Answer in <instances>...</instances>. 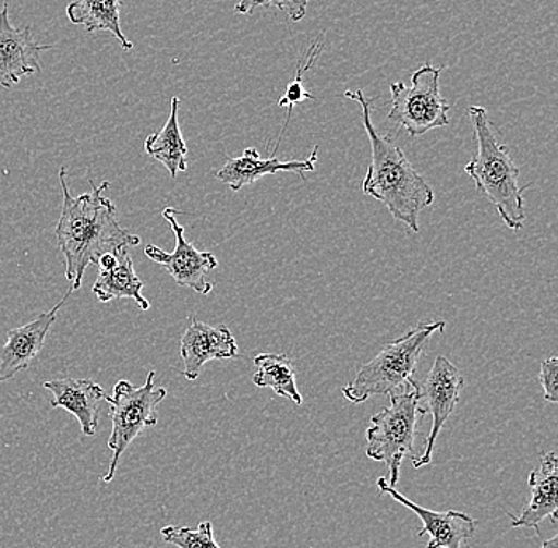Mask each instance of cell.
Segmentation results:
<instances>
[{
  "label": "cell",
  "instance_id": "cell-22",
  "mask_svg": "<svg viewBox=\"0 0 558 548\" xmlns=\"http://www.w3.org/2000/svg\"><path fill=\"white\" fill-rule=\"evenodd\" d=\"M163 543L178 548H221L213 534V523L202 522L197 528L187 526H166L160 532Z\"/></svg>",
  "mask_w": 558,
  "mask_h": 548
},
{
  "label": "cell",
  "instance_id": "cell-10",
  "mask_svg": "<svg viewBox=\"0 0 558 548\" xmlns=\"http://www.w3.org/2000/svg\"><path fill=\"white\" fill-rule=\"evenodd\" d=\"M54 45H40L34 40L33 27H13L9 16V0L0 9V86L12 87L23 76L41 70L40 52Z\"/></svg>",
  "mask_w": 558,
  "mask_h": 548
},
{
  "label": "cell",
  "instance_id": "cell-11",
  "mask_svg": "<svg viewBox=\"0 0 558 548\" xmlns=\"http://www.w3.org/2000/svg\"><path fill=\"white\" fill-rule=\"evenodd\" d=\"M376 485H378L379 495H389L422 520V529L417 533V537L430 534L427 548H462V544H469L476 533L477 522L469 514L457 511L436 512L422 508L389 485L386 477H379Z\"/></svg>",
  "mask_w": 558,
  "mask_h": 548
},
{
  "label": "cell",
  "instance_id": "cell-2",
  "mask_svg": "<svg viewBox=\"0 0 558 548\" xmlns=\"http://www.w3.org/2000/svg\"><path fill=\"white\" fill-rule=\"evenodd\" d=\"M344 97L361 105L362 120L372 145V160L362 183L365 195L386 206L393 219L407 223L414 233L421 232L418 215L434 205L435 192L403 151L376 131L372 121V100L361 89L347 90Z\"/></svg>",
  "mask_w": 558,
  "mask_h": 548
},
{
  "label": "cell",
  "instance_id": "cell-7",
  "mask_svg": "<svg viewBox=\"0 0 558 548\" xmlns=\"http://www.w3.org/2000/svg\"><path fill=\"white\" fill-rule=\"evenodd\" d=\"M445 68L422 65L411 76V85H390V108L387 120L399 124L411 137H422L434 129L449 125V103L439 93V76Z\"/></svg>",
  "mask_w": 558,
  "mask_h": 548
},
{
  "label": "cell",
  "instance_id": "cell-16",
  "mask_svg": "<svg viewBox=\"0 0 558 548\" xmlns=\"http://www.w3.org/2000/svg\"><path fill=\"white\" fill-rule=\"evenodd\" d=\"M530 499L521 515L508 514L511 528H535L538 532L541 522L547 516L557 520L558 460L556 452L541 455L539 470L529 474Z\"/></svg>",
  "mask_w": 558,
  "mask_h": 548
},
{
  "label": "cell",
  "instance_id": "cell-8",
  "mask_svg": "<svg viewBox=\"0 0 558 548\" xmlns=\"http://www.w3.org/2000/svg\"><path fill=\"white\" fill-rule=\"evenodd\" d=\"M463 387L465 380L459 368L446 357H436L422 386L416 383L418 410L422 414L432 415V429L425 441L424 452L418 459H413V466L416 470L432 462L436 439L456 410Z\"/></svg>",
  "mask_w": 558,
  "mask_h": 548
},
{
  "label": "cell",
  "instance_id": "cell-23",
  "mask_svg": "<svg viewBox=\"0 0 558 548\" xmlns=\"http://www.w3.org/2000/svg\"><path fill=\"white\" fill-rule=\"evenodd\" d=\"M259 7H275V9L282 10L288 13L294 23H299L306 15V9H308V0H240L235 5V13L239 15H250L254 12V9Z\"/></svg>",
  "mask_w": 558,
  "mask_h": 548
},
{
  "label": "cell",
  "instance_id": "cell-1",
  "mask_svg": "<svg viewBox=\"0 0 558 548\" xmlns=\"http://www.w3.org/2000/svg\"><path fill=\"white\" fill-rule=\"evenodd\" d=\"M59 183L64 202L54 232L59 249L65 258V278L72 282L70 289L78 291L90 264L97 265L104 254L138 246L142 240L118 221L117 206L104 195L110 186L108 181L100 186L90 181V192L75 197L69 188L68 169L62 167Z\"/></svg>",
  "mask_w": 558,
  "mask_h": 548
},
{
  "label": "cell",
  "instance_id": "cell-25",
  "mask_svg": "<svg viewBox=\"0 0 558 548\" xmlns=\"http://www.w3.org/2000/svg\"><path fill=\"white\" fill-rule=\"evenodd\" d=\"M541 548H558V537L554 536L550 539L544 540L543 546Z\"/></svg>",
  "mask_w": 558,
  "mask_h": 548
},
{
  "label": "cell",
  "instance_id": "cell-12",
  "mask_svg": "<svg viewBox=\"0 0 558 548\" xmlns=\"http://www.w3.org/2000/svg\"><path fill=\"white\" fill-rule=\"evenodd\" d=\"M72 289L65 293L64 299L48 313L40 314L33 322L13 328L7 334V343L0 348V383L13 379L17 373L29 368L44 348L48 331L54 326L58 313L64 306Z\"/></svg>",
  "mask_w": 558,
  "mask_h": 548
},
{
  "label": "cell",
  "instance_id": "cell-19",
  "mask_svg": "<svg viewBox=\"0 0 558 548\" xmlns=\"http://www.w3.org/2000/svg\"><path fill=\"white\" fill-rule=\"evenodd\" d=\"M180 103V97H173L170 117L162 131L156 132L145 139L146 155L159 160L169 170L172 178H177L178 173L187 170V146L180 131V122H178Z\"/></svg>",
  "mask_w": 558,
  "mask_h": 548
},
{
  "label": "cell",
  "instance_id": "cell-15",
  "mask_svg": "<svg viewBox=\"0 0 558 548\" xmlns=\"http://www.w3.org/2000/svg\"><path fill=\"white\" fill-rule=\"evenodd\" d=\"M52 393L50 406L62 407L78 418L83 436H94L99 427V403L105 392L99 383L86 377H59L44 383Z\"/></svg>",
  "mask_w": 558,
  "mask_h": 548
},
{
  "label": "cell",
  "instance_id": "cell-13",
  "mask_svg": "<svg viewBox=\"0 0 558 548\" xmlns=\"http://www.w3.org/2000/svg\"><path fill=\"white\" fill-rule=\"evenodd\" d=\"M190 326L181 338V357L184 377L195 380L209 361H229L239 357V344L229 327H211L191 317Z\"/></svg>",
  "mask_w": 558,
  "mask_h": 548
},
{
  "label": "cell",
  "instance_id": "cell-3",
  "mask_svg": "<svg viewBox=\"0 0 558 548\" xmlns=\"http://www.w3.org/2000/svg\"><path fill=\"white\" fill-rule=\"evenodd\" d=\"M469 114L477 142V155L466 163L465 173L476 184V191L494 205L505 226L521 230L525 222L523 192L532 184H519L518 166L509 155L508 146L495 135L486 108L473 105Z\"/></svg>",
  "mask_w": 558,
  "mask_h": 548
},
{
  "label": "cell",
  "instance_id": "cell-6",
  "mask_svg": "<svg viewBox=\"0 0 558 548\" xmlns=\"http://www.w3.org/2000/svg\"><path fill=\"white\" fill-rule=\"evenodd\" d=\"M156 372H149L146 382L135 387L129 380L114 386L113 397L105 394L111 407V433L108 449L113 452L110 470L104 476L105 484L114 479L122 453L145 431L157 425V407L166 400L167 390L155 386Z\"/></svg>",
  "mask_w": 558,
  "mask_h": 548
},
{
  "label": "cell",
  "instance_id": "cell-4",
  "mask_svg": "<svg viewBox=\"0 0 558 548\" xmlns=\"http://www.w3.org/2000/svg\"><path fill=\"white\" fill-rule=\"evenodd\" d=\"M446 322H422L392 343L384 345L379 354L365 363L354 379L343 389L344 398L361 404L375 394H392L403 387L416 383L414 373L422 352L436 331H445Z\"/></svg>",
  "mask_w": 558,
  "mask_h": 548
},
{
  "label": "cell",
  "instance_id": "cell-21",
  "mask_svg": "<svg viewBox=\"0 0 558 548\" xmlns=\"http://www.w3.org/2000/svg\"><path fill=\"white\" fill-rule=\"evenodd\" d=\"M320 50H323V44H320V41H313L312 48H310L308 54H306L308 61H306L305 65H303V61H299L294 82L289 83L288 87H286L284 96L278 100V107L288 108V114H286L284 125H282L281 138H279L277 148L274 149V155L271 156L277 155L279 143H281L282 137H284L286 129H288L289 122H291L292 110H294L295 105L302 103L303 100H314L312 94L306 93L302 75L303 72L313 68L314 61H316Z\"/></svg>",
  "mask_w": 558,
  "mask_h": 548
},
{
  "label": "cell",
  "instance_id": "cell-24",
  "mask_svg": "<svg viewBox=\"0 0 558 548\" xmlns=\"http://www.w3.org/2000/svg\"><path fill=\"white\" fill-rule=\"evenodd\" d=\"M558 358H546L541 363L539 382L544 390V400L549 403H557L558 401Z\"/></svg>",
  "mask_w": 558,
  "mask_h": 548
},
{
  "label": "cell",
  "instance_id": "cell-9",
  "mask_svg": "<svg viewBox=\"0 0 558 548\" xmlns=\"http://www.w3.org/2000/svg\"><path fill=\"white\" fill-rule=\"evenodd\" d=\"M177 215V209H163V218L172 227L174 240H177L173 253H166L155 244H148L145 247L146 257L162 265L181 288H190L201 295H208L215 285L208 281L207 275L218 268V258L207 251H198L186 240L184 227L178 223Z\"/></svg>",
  "mask_w": 558,
  "mask_h": 548
},
{
  "label": "cell",
  "instance_id": "cell-20",
  "mask_svg": "<svg viewBox=\"0 0 558 548\" xmlns=\"http://www.w3.org/2000/svg\"><path fill=\"white\" fill-rule=\"evenodd\" d=\"M254 365L257 366V373L253 376V382L257 387L271 389L278 397L288 398L296 406L303 403L302 394L296 389L294 365L288 355L264 352L254 357Z\"/></svg>",
  "mask_w": 558,
  "mask_h": 548
},
{
  "label": "cell",
  "instance_id": "cell-26",
  "mask_svg": "<svg viewBox=\"0 0 558 548\" xmlns=\"http://www.w3.org/2000/svg\"><path fill=\"white\" fill-rule=\"evenodd\" d=\"M466 547H469V548H470V544H466Z\"/></svg>",
  "mask_w": 558,
  "mask_h": 548
},
{
  "label": "cell",
  "instance_id": "cell-5",
  "mask_svg": "<svg viewBox=\"0 0 558 548\" xmlns=\"http://www.w3.org/2000/svg\"><path fill=\"white\" fill-rule=\"evenodd\" d=\"M417 383V382H416ZM416 383L408 392L392 393L390 404L372 417L366 428V456L389 467V485L400 480L404 456L413 455L418 410Z\"/></svg>",
  "mask_w": 558,
  "mask_h": 548
},
{
  "label": "cell",
  "instance_id": "cell-17",
  "mask_svg": "<svg viewBox=\"0 0 558 548\" xmlns=\"http://www.w3.org/2000/svg\"><path fill=\"white\" fill-rule=\"evenodd\" d=\"M99 276L93 285V293L100 303H110L113 300H134L138 308L148 310L151 303L142 295L143 282L135 273L134 260L129 249L120 253L104 254L97 260Z\"/></svg>",
  "mask_w": 558,
  "mask_h": 548
},
{
  "label": "cell",
  "instance_id": "cell-18",
  "mask_svg": "<svg viewBox=\"0 0 558 548\" xmlns=\"http://www.w3.org/2000/svg\"><path fill=\"white\" fill-rule=\"evenodd\" d=\"M121 9V0H73L68 5V16L72 24L85 26L87 34L96 31L113 34L122 50L131 51L134 44L122 34Z\"/></svg>",
  "mask_w": 558,
  "mask_h": 548
},
{
  "label": "cell",
  "instance_id": "cell-14",
  "mask_svg": "<svg viewBox=\"0 0 558 548\" xmlns=\"http://www.w3.org/2000/svg\"><path fill=\"white\" fill-rule=\"evenodd\" d=\"M317 153L319 149L314 146L312 155L306 160H279L277 156L264 159L256 148H246L242 156L227 160L225 167L216 173V178L236 192L268 174L288 172L305 176V173L316 170Z\"/></svg>",
  "mask_w": 558,
  "mask_h": 548
}]
</instances>
